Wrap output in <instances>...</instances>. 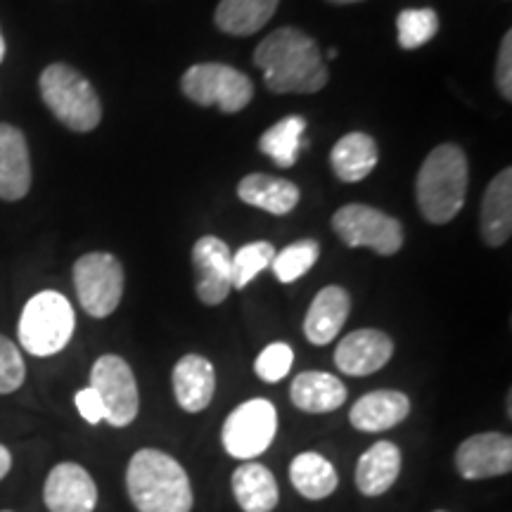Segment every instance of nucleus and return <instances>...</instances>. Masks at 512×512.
<instances>
[{"label":"nucleus","mask_w":512,"mask_h":512,"mask_svg":"<svg viewBox=\"0 0 512 512\" xmlns=\"http://www.w3.org/2000/svg\"><path fill=\"white\" fill-rule=\"evenodd\" d=\"M233 496L245 512H271L280 501V489L266 465L245 463L233 472Z\"/></svg>","instance_id":"5701e85b"},{"label":"nucleus","mask_w":512,"mask_h":512,"mask_svg":"<svg viewBox=\"0 0 512 512\" xmlns=\"http://www.w3.org/2000/svg\"><path fill=\"white\" fill-rule=\"evenodd\" d=\"M76 408H79L81 418L88 425H98L100 420H105V406H102L100 396L95 394V389L86 387L81 392H76Z\"/></svg>","instance_id":"72a5a7b5"},{"label":"nucleus","mask_w":512,"mask_h":512,"mask_svg":"<svg viewBox=\"0 0 512 512\" xmlns=\"http://www.w3.org/2000/svg\"><path fill=\"white\" fill-rule=\"evenodd\" d=\"M278 3L280 0H221L214 22L230 36H252L271 22Z\"/></svg>","instance_id":"393cba45"},{"label":"nucleus","mask_w":512,"mask_h":512,"mask_svg":"<svg viewBox=\"0 0 512 512\" xmlns=\"http://www.w3.org/2000/svg\"><path fill=\"white\" fill-rule=\"evenodd\" d=\"M5 38H3V31H0V62H3V57H5Z\"/></svg>","instance_id":"c9c22d12"},{"label":"nucleus","mask_w":512,"mask_h":512,"mask_svg":"<svg viewBox=\"0 0 512 512\" xmlns=\"http://www.w3.org/2000/svg\"><path fill=\"white\" fill-rule=\"evenodd\" d=\"M254 64L264 72L266 88L275 95L318 93L328 83L318 43L302 29L283 27L268 34L254 50Z\"/></svg>","instance_id":"f257e3e1"},{"label":"nucleus","mask_w":512,"mask_h":512,"mask_svg":"<svg viewBox=\"0 0 512 512\" xmlns=\"http://www.w3.org/2000/svg\"><path fill=\"white\" fill-rule=\"evenodd\" d=\"M126 489L138 512H190L195 496L188 472L157 448H140L126 470Z\"/></svg>","instance_id":"f03ea898"},{"label":"nucleus","mask_w":512,"mask_h":512,"mask_svg":"<svg viewBox=\"0 0 512 512\" xmlns=\"http://www.w3.org/2000/svg\"><path fill=\"white\" fill-rule=\"evenodd\" d=\"M467 192V157L458 145L444 143L427 155L415 181L420 214L434 226L448 223L463 209Z\"/></svg>","instance_id":"7ed1b4c3"},{"label":"nucleus","mask_w":512,"mask_h":512,"mask_svg":"<svg viewBox=\"0 0 512 512\" xmlns=\"http://www.w3.org/2000/svg\"><path fill=\"white\" fill-rule=\"evenodd\" d=\"M290 399L304 413H332L347 401V387L335 375L309 370V373H299L294 377Z\"/></svg>","instance_id":"412c9836"},{"label":"nucleus","mask_w":512,"mask_h":512,"mask_svg":"<svg viewBox=\"0 0 512 512\" xmlns=\"http://www.w3.org/2000/svg\"><path fill=\"white\" fill-rule=\"evenodd\" d=\"M482 240L489 247H501L512 233V169H503L484 192L482 202Z\"/></svg>","instance_id":"6ab92c4d"},{"label":"nucleus","mask_w":512,"mask_h":512,"mask_svg":"<svg viewBox=\"0 0 512 512\" xmlns=\"http://www.w3.org/2000/svg\"><path fill=\"white\" fill-rule=\"evenodd\" d=\"M278 432V413L266 399H252L235 408L223 425V448L228 456L252 460L273 444Z\"/></svg>","instance_id":"1a4fd4ad"},{"label":"nucleus","mask_w":512,"mask_h":512,"mask_svg":"<svg viewBox=\"0 0 512 512\" xmlns=\"http://www.w3.org/2000/svg\"><path fill=\"white\" fill-rule=\"evenodd\" d=\"M181 91L195 105L219 107L226 114L245 110L254 98L252 79L221 62L192 64L183 74Z\"/></svg>","instance_id":"423d86ee"},{"label":"nucleus","mask_w":512,"mask_h":512,"mask_svg":"<svg viewBox=\"0 0 512 512\" xmlns=\"http://www.w3.org/2000/svg\"><path fill=\"white\" fill-rule=\"evenodd\" d=\"M27 377V366L19 349L8 337L0 335V394L17 392Z\"/></svg>","instance_id":"2f4dec72"},{"label":"nucleus","mask_w":512,"mask_h":512,"mask_svg":"<svg viewBox=\"0 0 512 512\" xmlns=\"http://www.w3.org/2000/svg\"><path fill=\"white\" fill-rule=\"evenodd\" d=\"M332 171L339 181L358 183L373 174L377 166V145L368 133H349L339 138L330 152Z\"/></svg>","instance_id":"b1692460"},{"label":"nucleus","mask_w":512,"mask_h":512,"mask_svg":"<svg viewBox=\"0 0 512 512\" xmlns=\"http://www.w3.org/2000/svg\"><path fill=\"white\" fill-rule=\"evenodd\" d=\"M74 287L88 316L107 318L124 297V268L107 252L83 254L74 264Z\"/></svg>","instance_id":"0eeeda50"},{"label":"nucleus","mask_w":512,"mask_h":512,"mask_svg":"<svg viewBox=\"0 0 512 512\" xmlns=\"http://www.w3.org/2000/svg\"><path fill=\"white\" fill-rule=\"evenodd\" d=\"M10 467H12V453L3 444H0V482L8 477Z\"/></svg>","instance_id":"f704fd0d"},{"label":"nucleus","mask_w":512,"mask_h":512,"mask_svg":"<svg viewBox=\"0 0 512 512\" xmlns=\"http://www.w3.org/2000/svg\"><path fill=\"white\" fill-rule=\"evenodd\" d=\"M328 3H335V5H351V3H361V0H328Z\"/></svg>","instance_id":"e433bc0d"},{"label":"nucleus","mask_w":512,"mask_h":512,"mask_svg":"<svg viewBox=\"0 0 512 512\" xmlns=\"http://www.w3.org/2000/svg\"><path fill=\"white\" fill-rule=\"evenodd\" d=\"M192 264L197 273V297L202 304L219 306L233 290V252L214 235L200 238L192 247Z\"/></svg>","instance_id":"9b49d317"},{"label":"nucleus","mask_w":512,"mask_h":512,"mask_svg":"<svg viewBox=\"0 0 512 512\" xmlns=\"http://www.w3.org/2000/svg\"><path fill=\"white\" fill-rule=\"evenodd\" d=\"M318 242L316 240H299L294 245H287L283 252L273 256V273L280 283H294V280L302 278L304 273H309L313 264L318 261Z\"/></svg>","instance_id":"c85d7f7f"},{"label":"nucleus","mask_w":512,"mask_h":512,"mask_svg":"<svg viewBox=\"0 0 512 512\" xmlns=\"http://www.w3.org/2000/svg\"><path fill=\"white\" fill-rule=\"evenodd\" d=\"M290 482L309 501H323L335 494L339 479L330 460H325L320 453L306 451L292 460Z\"/></svg>","instance_id":"a878e982"},{"label":"nucleus","mask_w":512,"mask_h":512,"mask_svg":"<svg viewBox=\"0 0 512 512\" xmlns=\"http://www.w3.org/2000/svg\"><path fill=\"white\" fill-rule=\"evenodd\" d=\"M394 356L392 337L382 330H356L337 344L335 363L342 373L351 377H366L382 370Z\"/></svg>","instance_id":"4468645a"},{"label":"nucleus","mask_w":512,"mask_h":512,"mask_svg":"<svg viewBox=\"0 0 512 512\" xmlns=\"http://www.w3.org/2000/svg\"><path fill=\"white\" fill-rule=\"evenodd\" d=\"M275 247L271 242H249V245L240 247L238 254H233V287L242 290L259 275L264 268L273 264Z\"/></svg>","instance_id":"c756f323"},{"label":"nucleus","mask_w":512,"mask_h":512,"mask_svg":"<svg viewBox=\"0 0 512 512\" xmlns=\"http://www.w3.org/2000/svg\"><path fill=\"white\" fill-rule=\"evenodd\" d=\"M351 311V297L344 287L330 285L320 290L304 320V335L316 347H325L339 335Z\"/></svg>","instance_id":"dca6fc26"},{"label":"nucleus","mask_w":512,"mask_h":512,"mask_svg":"<svg viewBox=\"0 0 512 512\" xmlns=\"http://www.w3.org/2000/svg\"><path fill=\"white\" fill-rule=\"evenodd\" d=\"M411 413V399L396 389H377L361 396L349 413V422L358 432H384L392 430L408 418Z\"/></svg>","instance_id":"f3484780"},{"label":"nucleus","mask_w":512,"mask_h":512,"mask_svg":"<svg viewBox=\"0 0 512 512\" xmlns=\"http://www.w3.org/2000/svg\"><path fill=\"white\" fill-rule=\"evenodd\" d=\"M458 475L463 479H489L512 470V439L501 432H484L465 439L456 451Z\"/></svg>","instance_id":"f8f14e48"},{"label":"nucleus","mask_w":512,"mask_h":512,"mask_svg":"<svg viewBox=\"0 0 512 512\" xmlns=\"http://www.w3.org/2000/svg\"><path fill=\"white\" fill-rule=\"evenodd\" d=\"M401 451L392 441H377L356 465V486L363 496H382L399 479Z\"/></svg>","instance_id":"aec40b11"},{"label":"nucleus","mask_w":512,"mask_h":512,"mask_svg":"<svg viewBox=\"0 0 512 512\" xmlns=\"http://www.w3.org/2000/svg\"><path fill=\"white\" fill-rule=\"evenodd\" d=\"M332 230L347 247H368L380 256L403 247V228L394 216L366 204H347L332 216Z\"/></svg>","instance_id":"6e6552de"},{"label":"nucleus","mask_w":512,"mask_h":512,"mask_svg":"<svg viewBox=\"0 0 512 512\" xmlns=\"http://www.w3.org/2000/svg\"><path fill=\"white\" fill-rule=\"evenodd\" d=\"M31 188V159L24 133L0 124V200L17 202Z\"/></svg>","instance_id":"2eb2a0df"},{"label":"nucleus","mask_w":512,"mask_h":512,"mask_svg":"<svg viewBox=\"0 0 512 512\" xmlns=\"http://www.w3.org/2000/svg\"><path fill=\"white\" fill-rule=\"evenodd\" d=\"M38 88L53 117L69 131L88 133L100 124L102 105L98 93L91 81L69 64L55 62L43 69Z\"/></svg>","instance_id":"20e7f679"},{"label":"nucleus","mask_w":512,"mask_h":512,"mask_svg":"<svg viewBox=\"0 0 512 512\" xmlns=\"http://www.w3.org/2000/svg\"><path fill=\"white\" fill-rule=\"evenodd\" d=\"M439 31V15L432 8H408L396 17V34L403 50H418Z\"/></svg>","instance_id":"cd10ccee"},{"label":"nucleus","mask_w":512,"mask_h":512,"mask_svg":"<svg viewBox=\"0 0 512 512\" xmlns=\"http://www.w3.org/2000/svg\"><path fill=\"white\" fill-rule=\"evenodd\" d=\"M238 197L249 207L264 209L273 216H285L297 207L299 188L287 178L249 174L238 185Z\"/></svg>","instance_id":"4be33fe9"},{"label":"nucleus","mask_w":512,"mask_h":512,"mask_svg":"<svg viewBox=\"0 0 512 512\" xmlns=\"http://www.w3.org/2000/svg\"><path fill=\"white\" fill-rule=\"evenodd\" d=\"M43 501L50 512H93L98 505V486L86 467L60 463L50 470Z\"/></svg>","instance_id":"ddd939ff"},{"label":"nucleus","mask_w":512,"mask_h":512,"mask_svg":"<svg viewBox=\"0 0 512 512\" xmlns=\"http://www.w3.org/2000/svg\"><path fill=\"white\" fill-rule=\"evenodd\" d=\"M304 131L306 121L302 117L280 119L259 138V150L278 166H292L304 147Z\"/></svg>","instance_id":"bb28decb"},{"label":"nucleus","mask_w":512,"mask_h":512,"mask_svg":"<svg viewBox=\"0 0 512 512\" xmlns=\"http://www.w3.org/2000/svg\"><path fill=\"white\" fill-rule=\"evenodd\" d=\"M174 396L185 413H200L216 392V370L204 356L188 354L174 368Z\"/></svg>","instance_id":"a211bd4d"},{"label":"nucleus","mask_w":512,"mask_h":512,"mask_svg":"<svg viewBox=\"0 0 512 512\" xmlns=\"http://www.w3.org/2000/svg\"><path fill=\"white\" fill-rule=\"evenodd\" d=\"M437 512H444V510H437Z\"/></svg>","instance_id":"58836bf2"},{"label":"nucleus","mask_w":512,"mask_h":512,"mask_svg":"<svg viewBox=\"0 0 512 512\" xmlns=\"http://www.w3.org/2000/svg\"><path fill=\"white\" fill-rule=\"evenodd\" d=\"M74 325V309L64 294L55 290L38 292L19 318V342L31 356H55L72 342Z\"/></svg>","instance_id":"39448f33"},{"label":"nucleus","mask_w":512,"mask_h":512,"mask_svg":"<svg viewBox=\"0 0 512 512\" xmlns=\"http://www.w3.org/2000/svg\"><path fill=\"white\" fill-rule=\"evenodd\" d=\"M292 361H294V351L290 344L275 342V344H271V347H266L264 351H261L259 358L254 361V370L261 380L275 384V382L283 380V377H287V373H290Z\"/></svg>","instance_id":"7c9ffc66"},{"label":"nucleus","mask_w":512,"mask_h":512,"mask_svg":"<svg viewBox=\"0 0 512 512\" xmlns=\"http://www.w3.org/2000/svg\"><path fill=\"white\" fill-rule=\"evenodd\" d=\"M496 86L505 100H512V34L503 36L496 62Z\"/></svg>","instance_id":"473e14b6"},{"label":"nucleus","mask_w":512,"mask_h":512,"mask_svg":"<svg viewBox=\"0 0 512 512\" xmlns=\"http://www.w3.org/2000/svg\"><path fill=\"white\" fill-rule=\"evenodd\" d=\"M0 512H12V510H0Z\"/></svg>","instance_id":"4c0bfd02"},{"label":"nucleus","mask_w":512,"mask_h":512,"mask_svg":"<svg viewBox=\"0 0 512 512\" xmlns=\"http://www.w3.org/2000/svg\"><path fill=\"white\" fill-rule=\"evenodd\" d=\"M91 389L105 406V420L112 427H128L140 408L138 384L133 370L121 356L105 354L93 363Z\"/></svg>","instance_id":"9d476101"}]
</instances>
